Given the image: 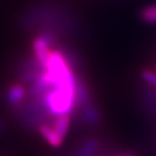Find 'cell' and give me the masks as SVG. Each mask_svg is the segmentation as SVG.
Instances as JSON below:
<instances>
[{"instance_id":"cell-1","label":"cell","mask_w":156,"mask_h":156,"mask_svg":"<svg viewBox=\"0 0 156 156\" xmlns=\"http://www.w3.org/2000/svg\"><path fill=\"white\" fill-rule=\"evenodd\" d=\"M51 42L52 39L48 35H40L37 36L33 41V51H34L35 60L38 62V64L44 67V63L47 61L49 53L51 51Z\"/></svg>"},{"instance_id":"cell-5","label":"cell","mask_w":156,"mask_h":156,"mask_svg":"<svg viewBox=\"0 0 156 156\" xmlns=\"http://www.w3.org/2000/svg\"><path fill=\"white\" fill-rule=\"evenodd\" d=\"M141 16L144 21L149 23H156V5L149 7L144 9L141 13Z\"/></svg>"},{"instance_id":"cell-3","label":"cell","mask_w":156,"mask_h":156,"mask_svg":"<svg viewBox=\"0 0 156 156\" xmlns=\"http://www.w3.org/2000/svg\"><path fill=\"white\" fill-rule=\"evenodd\" d=\"M38 130H39V132H40V134H41L42 138H44L51 146H53V147L61 146L62 142H63V139L56 133L55 130L53 129L52 126L44 122V124L38 126Z\"/></svg>"},{"instance_id":"cell-7","label":"cell","mask_w":156,"mask_h":156,"mask_svg":"<svg viewBox=\"0 0 156 156\" xmlns=\"http://www.w3.org/2000/svg\"><path fill=\"white\" fill-rule=\"evenodd\" d=\"M5 124L3 120L0 119V136L2 134V132L5 131Z\"/></svg>"},{"instance_id":"cell-2","label":"cell","mask_w":156,"mask_h":156,"mask_svg":"<svg viewBox=\"0 0 156 156\" xmlns=\"http://www.w3.org/2000/svg\"><path fill=\"white\" fill-rule=\"evenodd\" d=\"M27 95V89L24 85L21 83H13L7 89L5 93V101L9 105L19 107L23 104V101Z\"/></svg>"},{"instance_id":"cell-4","label":"cell","mask_w":156,"mask_h":156,"mask_svg":"<svg viewBox=\"0 0 156 156\" xmlns=\"http://www.w3.org/2000/svg\"><path fill=\"white\" fill-rule=\"evenodd\" d=\"M69 125H71V115L64 114L56 117L52 127H53V129L55 130L56 133L64 140V138L68 132V129H69Z\"/></svg>"},{"instance_id":"cell-6","label":"cell","mask_w":156,"mask_h":156,"mask_svg":"<svg viewBox=\"0 0 156 156\" xmlns=\"http://www.w3.org/2000/svg\"><path fill=\"white\" fill-rule=\"evenodd\" d=\"M141 76L143 80H145L150 86L156 89V72H153L151 69H144L141 73Z\"/></svg>"}]
</instances>
